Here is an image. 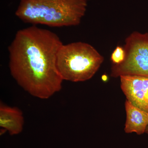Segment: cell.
I'll use <instances>...</instances> for the list:
<instances>
[{"mask_svg": "<svg viewBox=\"0 0 148 148\" xmlns=\"http://www.w3.org/2000/svg\"><path fill=\"white\" fill-rule=\"evenodd\" d=\"M56 34L35 26L19 30L8 47L12 76L30 95L47 99L62 89L56 65L63 45Z\"/></svg>", "mask_w": 148, "mask_h": 148, "instance_id": "6da1fadb", "label": "cell"}, {"mask_svg": "<svg viewBox=\"0 0 148 148\" xmlns=\"http://www.w3.org/2000/svg\"><path fill=\"white\" fill-rule=\"evenodd\" d=\"M90 0H21L15 15L25 23L50 27L78 25Z\"/></svg>", "mask_w": 148, "mask_h": 148, "instance_id": "7a4b0ae2", "label": "cell"}, {"mask_svg": "<svg viewBox=\"0 0 148 148\" xmlns=\"http://www.w3.org/2000/svg\"><path fill=\"white\" fill-rule=\"evenodd\" d=\"M104 60L92 45L79 42L62 45L57 53L56 65L64 80L80 82L90 79Z\"/></svg>", "mask_w": 148, "mask_h": 148, "instance_id": "3957f363", "label": "cell"}, {"mask_svg": "<svg viewBox=\"0 0 148 148\" xmlns=\"http://www.w3.org/2000/svg\"><path fill=\"white\" fill-rule=\"evenodd\" d=\"M124 48V61L113 65L111 76H144L148 77V33L133 32L126 38Z\"/></svg>", "mask_w": 148, "mask_h": 148, "instance_id": "277c9868", "label": "cell"}, {"mask_svg": "<svg viewBox=\"0 0 148 148\" xmlns=\"http://www.w3.org/2000/svg\"><path fill=\"white\" fill-rule=\"evenodd\" d=\"M121 87L127 101L148 113V77L122 75Z\"/></svg>", "mask_w": 148, "mask_h": 148, "instance_id": "5b68a950", "label": "cell"}, {"mask_svg": "<svg viewBox=\"0 0 148 148\" xmlns=\"http://www.w3.org/2000/svg\"><path fill=\"white\" fill-rule=\"evenodd\" d=\"M22 112L16 107H11L1 103L0 126L8 131L10 135H17L22 132L24 125Z\"/></svg>", "mask_w": 148, "mask_h": 148, "instance_id": "8992f818", "label": "cell"}, {"mask_svg": "<svg viewBox=\"0 0 148 148\" xmlns=\"http://www.w3.org/2000/svg\"><path fill=\"white\" fill-rule=\"evenodd\" d=\"M126 120L124 131L141 135L145 132L148 125V113L133 106L126 100L125 103Z\"/></svg>", "mask_w": 148, "mask_h": 148, "instance_id": "52a82bcc", "label": "cell"}, {"mask_svg": "<svg viewBox=\"0 0 148 148\" xmlns=\"http://www.w3.org/2000/svg\"><path fill=\"white\" fill-rule=\"evenodd\" d=\"M125 57L124 48L120 46H117L111 55V61L114 65H117L122 63Z\"/></svg>", "mask_w": 148, "mask_h": 148, "instance_id": "ba28073f", "label": "cell"}, {"mask_svg": "<svg viewBox=\"0 0 148 148\" xmlns=\"http://www.w3.org/2000/svg\"><path fill=\"white\" fill-rule=\"evenodd\" d=\"M102 79L104 81H106L108 79V77L106 75H103V76H102Z\"/></svg>", "mask_w": 148, "mask_h": 148, "instance_id": "9c48e42d", "label": "cell"}, {"mask_svg": "<svg viewBox=\"0 0 148 148\" xmlns=\"http://www.w3.org/2000/svg\"><path fill=\"white\" fill-rule=\"evenodd\" d=\"M145 133H147V134L148 135V125L147 127V129H146Z\"/></svg>", "mask_w": 148, "mask_h": 148, "instance_id": "30bf717a", "label": "cell"}]
</instances>
